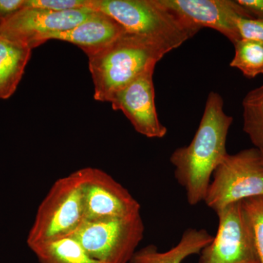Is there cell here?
<instances>
[{"mask_svg":"<svg viewBox=\"0 0 263 263\" xmlns=\"http://www.w3.org/2000/svg\"><path fill=\"white\" fill-rule=\"evenodd\" d=\"M233 122L224 112L222 97L211 91L191 143L175 150L170 157L175 178L184 189L190 205L203 201L213 174L228 155L227 138Z\"/></svg>","mask_w":263,"mask_h":263,"instance_id":"1","label":"cell"},{"mask_svg":"<svg viewBox=\"0 0 263 263\" xmlns=\"http://www.w3.org/2000/svg\"><path fill=\"white\" fill-rule=\"evenodd\" d=\"M173 50L162 41L126 32L108 46L88 53L95 100L110 103L119 91Z\"/></svg>","mask_w":263,"mask_h":263,"instance_id":"2","label":"cell"},{"mask_svg":"<svg viewBox=\"0 0 263 263\" xmlns=\"http://www.w3.org/2000/svg\"><path fill=\"white\" fill-rule=\"evenodd\" d=\"M88 8L108 15L127 32L162 41L174 49L201 29L160 0H89Z\"/></svg>","mask_w":263,"mask_h":263,"instance_id":"3","label":"cell"},{"mask_svg":"<svg viewBox=\"0 0 263 263\" xmlns=\"http://www.w3.org/2000/svg\"><path fill=\"white\" fill-rule=\"evenodd\" d=\"M85 167L55 181L38 207L27 243L29 249L73 234L84 220Z\"/></svg>","mask_w":263,"mask_h":263,"instance_id":"4","label":"cell"},{"mask_svg":"<svg viewBox=\"0 0 263 263\" xmlns=\"http://www.w3.org/2000/svg\"><path fill=\"white\" fill-rule=\"evenodd\" d=\"M257 196H263V157L254 147L226 155L213 174L203 202L216 212Z\"/></svg>","mask_w":263,"mask_h":263,"instance_id":"5","label":"cell"},{"mask_svg":"<svg viewBox=\"0 0 263 263\" xmlns=\"http://www.w3.org/2000/svg\"><path fill=\"white\" fill-rule=\"evenodd\" d=\"M141 213L125 217L85 221L73 237L90 257L103 263H129L144 235Z\"/></svg>","mask_w":263,"mask_h":263,"instance_id":"6","label":"cell"},{"mask_svg":"<svg viewBox=\"0 0 263 263\" xmlns=\"http://www.w3.org/2000/svg\"><path fill=\"white\" fill-rule=\"evenodd\" d=\"M216 214L217 233L200 252L198 263H260L242 202L230 204Z\"/></svg>","mask_w":263,"mask_h":263,"instance_id":"7","label":"cell"},{"mask_svg":"<svg viewBox=\"0 0 263 263\" xmlns=\"http://www.w3.org/2000/svg\"><path fill=\"white\" fill-rule=\"evenodd\" d=\"M94 12L89 8L53 11L24 8L1 24L0 34L12 41L27 45L32 50L43 44L45 36L74 28Z\"/></svg>","mask_w":263,"mask_h":263,"instance_id":"8","label":"cell"},{"mask_svg":"<svg viewBox=\"0 0 263 263\" xmlns=\"http://www.w3.org/2000/svg\"><path fill=\"white\" fill-rule=\"evenodd\" d=\"M84 220L125 217L141 213V205L127 189L103 170L85 167Z\"/></svg>","mask_w":263,"mask_h":263,"instance_id":"9","label":"cell"},{"mask_svg":"<svg viewBox=\"0 0 263 263\" xmlns=\"http://www.w3.org/2000/svg\"><path fill=\"white\" fill-rule=\"evenodd\" d=\"M155 67H150L119 91L110 104L121 110L140 134L148 138H162L167 128L160 122L155 105L153 75Z\"/></svg>","mask_w":263,"mask_h":263,"instance_id":"10","label":"cell"},{"mask_svg":"<svg viewBox=\"0 0 263 263\" xmlns=\"http://www.w3.org/2000/svg\"><path fill=\"white\" fill-rule=\"evenodd\" d=\"M169 9L200 27L214 29L235 44L240 41L236 21L254 18L233 0H160Z\"/></svg>","mask_w":263,"mask_h":263,"instance_id":"11","label":"cell"},{"mask_svg":"<svg viewBox=\"0 0 263 263\" xmlns=\"http://www.w3.org/2000/svg\"><path fill=\"white\" fill-rule=\"evenodd\" d=\"M126 32L115 19L95 10L91 16L74 28L48 34L43 38L42 43L49 40L66 41L79 46L87 55L108 46Z\"/></svg>","mask_w":263,"mask_h":263,"instance_id":"12","label":"cell"},{"mask_svg":"<svg viewBox=\"0 0 263 263\" xmlns=\"http://www.w3.org/2000/svg\"><path fill=\"white\" fill-rule=\"evenodd\" d=\"M214 239L204 229L190 228L183 232L177 245L166 252H160L156 246L150 245L136 251L129 263H181L193 254H200Z\"/></svg>","mask_w":263,"mask_h":263,"instance_id":"13","label":"cell"},{"mask_svg":"<svg viewBox=\"0 0 263 263\" xmlns=\"http://www.w3.org/2000/svg\"><path fill=\"white\" fill-rule=\"evenodd\" d=\"M32 49L0 34V100L10 98L18 87Z\"/></svg>","mask_w":263,"mask_h":263,"instance_id":"14","label":"cell"},{"mask_svg":"<svg viewBox=\"0 0 263 263\" xmlns=\"http://www.w3.org/2000/svg\"><path fill=\"white\" fill-rule=\"evenodd\" d=\"M38 263H103L90 257L72 236L55 240L30 249Z\"/></svg>","mask_w":263,"mask_h":263,"instance_id":"15","label":"cell"},{"mask_svg":"<svg viewBox=\"0 0 263 263\" xmlns=\"http://www.w3.org/2000/svg\"><path fill=\"white\" fill-rule=\"evenodd\" d=\"M243 131L256 148L263 149V84L243 98Z\"/></svg>","mask_w":263,"mask_h":263,"instance_id":"16","label":"cell"},{"mask_svg":"<svg viewBox=\"0 0 263 263\" xmlns=\"http://www.w3.org/2000/svg\"><path fill=\"white\" fill-rule=\"evenodd\" d=\"M235 54L230 65L249 79L263 74V43L240 39L234 44Z\"/></svg>","mask_w":263,"mask_h":263,"instance_id":"17","label":"cell"},{"mask_svg":"<svg viewBox=\"0 0 263 263\" xmlns=\"http://www.w3.org/2000/svg\"><path fill=\"white\" fill-rule=\"evenodd\" d=\"M241 202L253 233L259 262L263 263V196L251 197Z\"/></svg>","mask_w":263,"mask_h":263,"instance_id":"18","label":"cell"},{"mask_svg":"<svg viewBox=\"0 0 263 263\" xmlns=\"http://www.w3.org/2000/svg\"><path fill=\"white\" fill-rule=\"evenodd\" d=\"M88 5L89 0H25L24 8L68 11L88 8Z\"/></svg>","mask_w":263,"mask_h":263,"instance_id":"19","label":"cell"},{"mask_svg":"<svg viewBox=\"0 0 263 263\" xmlns=\"http://www.w3.org/2000/svg\"><path fill=\"white\" fill-rule=\"evenodd\" d=\"M236 25L240 39L263 43V20L239 18L236 21Z\"/></svg>","mask_w":263,"mask_h":263,"instance_id":"20","label":"cell"},{"mask_svg":"<svg viewBox=\"0 0 263 263\" xmlns=\"http://www.w3.org/2000/svg\"><path fill=\"white\" fill-rule=\"evenodd\" d=\"M25 0H0V22L6 19L23 9Z\"/></svg>","mask_w":263,"mask_h":263,"instance_id":"21","label":"cell"},{"mask_svg":"<svg viewBox=\"0 0 263 263\" xmlns=\"http://www.w3.org/2000/svg\"><path fill=\"white\" fill-rule=\"evenodd\" d=\"M254 18L263 20V0H237Z\"/></svg>","mask_w":263,"mask_h":263,"instance_id":"22","label":"cell"},{"mask_svg":"<svg viewBox=\"0 0 263 263\" xmlns=\"http://www.w3.org/2000/svg\"><path fill=\"white\" fill-rule=\"evenodd\" d=\"M261 150V152H262V157H263V149H260Z\"/></svg>","mask_w":263,"mask_h":263,"instance_id":"23","label":"cell"},{"mask_svg":"<svg viewBox=\"0 0 263 263\" xmlns=\"http://www.w3.org/2000/svg\"><path fill=\"white\" fill-rule=\"evenodd\" d=\"M1 24H2V22H0V25H1Z\"/></svg>","mask_w":263,"mask_h":263,"instance_id":"24","label":"cell"}]
</instances>
